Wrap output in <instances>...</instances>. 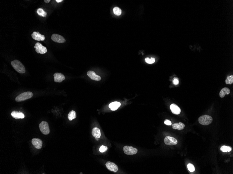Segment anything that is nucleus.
<instances>
[{
	"mask_svg": "<svg viewBox=\"0 0 233 174\" xmlns=\"http://www.w3.org/2000/svg\"><path fill=\"white\" fill-rule=\"evenodd\" d=\"M173 83L175 85H177L179 84V80H178V78H174L173 81Z\"/></svg>",
	"mask_w": 233,
	"mask_h": 174,
	"instance_id": "nucleus-29",
	"label": "nucleus"
},
{
	"mask_svg": "<svg viewBox=\"0 0 233 174\" xmlns=\"http://www.w3.org/2000/svg\"><path fill=\"white\" fill-rule=\"evenodd\" d=\"M54 81L55 82H61L65 79V77L62 73H56L54 75Z\"/></svg>",
	"mask_w": 233,
	"mask_h": 174,
	"instance_id": "nucleus-13",
	"label": "nucleus"
},
{
	"mask_svg": "<svg viewBox=\"0 0 233 174\" xmlns=\"http://www.w3.org/2000/svg\"><path fill=\"white\" fill-rule=\"evenodd\" d=\"M145 61L147 63L149 64H152L155 62V59L154 58L152 57L151 59L147 57L145 59Z\"/></svg>",
	"mask_w": 233,
	"mask_h": 174,
	"instance_id": "nucleus-25",
	"label": "nucleus"
},
{
	"mask_svg": "<svg viewBox=\"0 0 233 174\" xmlns=\"http://www.w3.org/2000/svg\"><path fill=\"white\" fill-rule=\"evenodd\" d=\"M50 1V0H44V2L46 3H48Z\"/></svg>",
	"mask_w": 233,
	"mask_h": 174,
	"instance_id": "nucleus-31",
	"label": "nucleus"
},
{
	"mask_svg": "<svg viewBox=\"0 0 233 174\" xmlns=\"http://www.w3.org/2000/svg\"><path fill=\"white\" fill-rule=\"evenodd\" d=\"M225 83L226 84L231 85L233 83V76H227L226 79L225 81Z\"/></svg>",
	"mask_w": 233,
	"mask_h": 174,
	"instance_id": "nucleus-24",
	"label": "nucleus"
},
{
	"mask_svg": "<svg viewBox=\"0 0 233 174\" xmlns=\"http://www.w3.org/2000/svg\"><path fill=\"white\" fill-rule=\"evenodd\" d=\"M87 75L89 77L93 80L99 81L101 80V77L100 76H98L94 71H89L87 73Z\"/></svg>",
	"mask_w": 233,
	"mask_h": 174,
	"instance_id": "nucleus-11",
	"label": "nucleus"
},
{
	"mask_svg": "<svg viewBox=\"0 0 233 174\" xmlns=\"http://www.w3.org/2000/svg\"><path fill=\"white\" fill-rule=\"evenodd\" d=\"M123 151L124 153L127 155H133L137 153V149L132 146H125L123 148Z\"/></svg>",
	"mask_w": 233,
	"mask_h": 174,
	"instance_id": "nucleus-5",
	"label": "nucleus"
},
{
	"mask_svg": "<svg viewBox=\"0 0 233 174\" xmlns=\"http://www.w3.org/2000/svg\"><path fill=\"white\" fill-rule=\"evenodd\" d=\"M32 144L37 149H40L42 147V141L39 138H34L32 140Z\"/></svg>",
	"mask_w": 233,
	"mask_h": 174,
	"instance_id": "nucleus-12",
	"label": "nucleus"
},
{
	"mask_svg": "<svg viewBox=\"0 0 233 174\" xmlns=\"http://www.w3.org/2000/svg\"><path fill=\"white\" fill-rule=\"evenodd\" d=\"M32 37L35 40L39 41H44L45 40V37L44 35H42L39 33V32H34L32 34Z\"/></svg>",
	"mask_w": 233,
	"mask_h": 174,
	"instance_id": "nucleus-10",
	"label": "nucleus"
},
{
	"mask_svg": "<svg viewBox=\"0 0 233 174\" xmlns=\"http://www.w3.org/2000/svg\"><path fill=\"white\" fill-rule=\"evenodd\" d=\"M95 139H96V140H97V141H98V140H99V139H98V138H95Z\"/></svg>",
	"mask_w": 233,
	"mask_h": 174,
	"instance_id": "nucleus-32",
	"label": "nucleus"
},
{
	"mask_svg": "<svg viewBox=\"0 0 233 174\" xmlns=\"http://www.w3.org/2000/svg\"><path fill=\"white\" fill-rule=\"evenodd\" d=\"M165 144L167 145H175L178 143V141L176 139L173 137L166 136L164 139Z\"/></svg>",
	"mask_w": 233,
	"mask_h": 174,
	"instance_id": "nucleus-7",
	"label": "nucleus"
},
{
	"mask_svg": "<svg viewBox=\"0 0 233 174\" xmlns=\"http://www.w3.org/2000/svg\"><path fill=\"white\" fill-rule=\"evenodd\" d=\"M121 105V103L117 101H114L110 103L109 105V107L110 108L111 110H115Z\"/></svg>",
	"mask_w": 233,
	"mask_h": 174,
	"instance_id": "nucleus-17",
	"label": "nucleus"
},
{
	"mask_svg": "<svg viewBox=\"0 0 233 174\" xmlns=\"http://www.w3.org/2000/svg\"><path fill=\"white\" fill-rule=\"evenodd\" d=\"M164 123L165 125H168V126H171L172 125L171 122L169 120H165Z\"/></svg>",
	"mask_w": 233,
	"mask_h": 174,
	"instance_id": "nucleus-28",
	"label": "nucleus"
},
{
	"mask_svg": "<svg viewBox=\"0 0 233 174\" xmlns=\"http://www.w3.org/2000/svg\"><path fill=\"white\" fill-rule=\"evenodd\" d=\"M38 15L43 17H45L47 15V13L43 10V9L39 8L37 11Z\"/></svg>",
	"mask_w": 233,
	"mask_h": 174,
	"instance_id": "nucleus-22",
	"label": "nucleus"
},
{
	"mask_svg": "<svg viewBox=\"0 0 233 174\" xmlns=\"http://www.w3.org/2000/svg\"><path fill=\"white\" fill-rule=\"evenodd\" d=\"M170 109L172 113L174 114L178 115L181 113V109L176 104H172L170 106Z\"/></svg>",
	"mask_w": 233,
	"mask_h": 174,
	"instance_id": "nucleus-14",
	"label": "nucleus"
},
{
	"mask_svg": "<svg viewBox=\"0 0 233 174\" xmlns=\"http://www.w3.org/2000/svg\"><path fill=\"white\" fill-rule=\"evenodd\" d=\"M33 96L32 92L30 91H27L23 92L20 94L15 98V100L17 102H20L24 101L26 100L31 98Z\"/></svg>",
	"mask_w": 233,
	"mask_h": 174,
	"instance_id": "nucleus-2",
	"label": "nucleus"
},
{
	"mask_svg": "<svg viewBox=\"0 0 233 174\" xmlns=\"http://www.w3.org/2000/svg\"><path fill=\"white\" fill-rule=\"evenodd\" d=\"M113 12L114 14L117 16H120L121 15L122 12L121 9L117 7H115L114 8Z\"/></svg>",
	"mask_w": 233,
	"mask_h": 174,
	"instance_id": "nucleus-23",
	"label": "nucleus"
},
{
	"mask_svg": "<svg viewBox=\"0 0 233 174\" xmlns=\"http://www.w3.org/2000/svg\"><path fill=\"white\" fill-rule=\"evenodd\" d=\"M11 114L12 116L13 117L16 119H22L24 118V115L22 112L13 111L12 112Z\"/></svg>",
	"mask_w": 233,
	"mask_h": 174,
	"instance_id": "nucleus-15",
	"label": "nucleus"
},
{
	"mask_svg": "<svg viewBox=\"0 0 233 174\" xmlns=\"http://www.w3.org/2000/svg\"><path fill=\"white\" fill-rule=\"evenodd\" d=\"M105 165L106 168L110 171H113L115 173L118 171V166L113 162L108 161L106 162Z\"/></svg>",
	"mask_w": 233,
	"mask_h": 174,
	"instance_id": "nucleus-9",
	"label": "nucleus"
},
{
	"mask_svg": "<svg viewBox=\"0 0 233 174\" xmlns=\"http://www.w3.org/2000/svg\"><path fill=\"white\" fill-rule=\"evenodd\" d=\"M11 64L13 68L19 73H24L25 72L24 66L19 60H14L11 62Z\"/></svg>",
	"mask_w": 233,
	"mask_h": 174,
	"instance_id": "nucleus-1",
	"label": "nucleus"
},
{
	"mask_svg": "<svg viewBox=\"0 0 233 174\" xmlns=\"http://www.w3.org/2000/svg\"><path fill=\"white\" fill-rule=\"evenodd\" d=\"M108 148L107 147L104 146L103 145L100 148V152L101 153H103V152H105L108 150Z\"/></svg>",
	"mask_w": 233,
	"mask_h": 174,
	"instance_id": "nucleus-27",
	"label": "nucleus"
},
{
	"mask_svg": "<svg viewBox=\"0 0 233 174\" xmlns=\"http://www.w3.org/2000/svg\"><path fill=\"white\" fill-rule=\"evenodd\" d=\"M55 1L57 2V3H59L62 2L63 1V0H56Z\"/></svg>",
	"mask_w": 233,
	"mask_h": 174,
	"instance_id": "nucleus-30",
	"label": "nucleus"
},
{
	"mask_svg": "<svg viewBox=\"0 0 233 174\" xmlns=\"http://www.w3.org/2000/svg\"><path fill=\"white\" fill-rule=\"evenodd\" d=\"M220 149L223 152H230L231 151L232 148L229 146H223Z\"/></svg>",
	"mask_w": 233,
	"mask_h": 174,
	"instance_id": "nucleus-21",
	"label": "nucleus"
},
{
	"mask_svg": "<svg viewBox=\"0 0 233 174\" xmlns=\"http://www.w3.org/2000/svg\"><path fill=\"white\" fill-rule=\"evenodd\" d=\"M39 128L41 132L44 135H47L49 134V127L48 122L46 121H42L39 125Z\"/></svg>",
	"mask_w": 233,
	"mask_h": 174,
	"instance_id": "nucleus-4",
	"label": "nucleus"
},
{
	"mask_svg": "<svg viewBox=\"0 0 233 174\" xmlns=\"http://www.w3.org/2000/svg\"><path fill=\"white\" fill-rule=\"evenodd\" d=\"M185 127L184 124L180 122L179 123H175L172 125V128L174 129H177L178 130H181L184 129Z\"/></svg>",
	"mask_w": 233,
	"mask_h": 174,
	"instance_id": "nucleus-18",
	"label": "nucleus"
},
{
	"mask_svg": "<svg viewBox=\"0 0 233 174\" xmlns=\"http://www.w3.org/2000/svg\"><path fill=\"white\" fill-rule=\"evenodd\" d=\"M92 135L95 138H100L101 136L100 129L97 128H94L92 131Z\"/></svg>",
	"mask_w": 233,
	"mask_h": 174,
	"instance_id": "nucleus-16",
	"label": "nucleus"
},
{
	"mask_svg": "<svg viewBox=\"0 0 233 174\" xmlns=\"http://www.w3.org/2000/svg\"><path fill=\"white\" fill-rule=\"evenodd\" d=\"M187 168L188 170L191 172H193L195 171V167L192 164L190 163L188 164L187 165Z\"/></svg>",
	"mask_w": 233,
	"mask_h": 174,
	"instance_id": "nucleus-26",
	"label": "nucleus"
},
{
	"mask_svg": "<svg viewBox=\"0 0 233 174\" xmlns=\"http://www.w3.org/2000/svg\"><path fill=\"white\" fill-rule=\"evenodd\" d=\"M52 41L59 43H64L66 41L65 39L62 36L57 34H53L51 37Z\"/></svg>",
	"mask_w": 233,
	"mask_h": 174,
	"instance_id": "nucleus-8",
	"label": "nucleus"
},
{
	"mask_svg": "<svg viewBox=\"0 0 233 174\" xmlns=\"http://www.w3.org/2000/svg\"><path fill=\"white\" fill-rule=\"evenodd\" d=\"M230 92V89L228 88H223L220 92V96L222 98L224 97L226 95H229Z\"/></svg>",
	"mask_w": 233,
	"mask_h": 174,
	"instance_id": "nucleus-19",
	"label": "nucleus"
},
{
	"mask_svg": "<svg viewBox=\"0 0 233 174\" xmlns=\"http://www.w3.org/2000/svg\"><path fill=\"white\" fill-rule=\"evenodd\" d=\"M34 48L36 49V52L40 54H45L47 51V48L46 47L43 46L41 43L39 42H37L35 44Z\"/></svg>",
	"mask_w": 233,
	"mask_h": 174,
	"instance_id": "nucleus-6",
	"label": "nucleus"
},
{
	"mask_svg": "<svg viewBox=\"0 0 233 174\" xmlns=\"http://www.w3.org/2000/svg\"><path fill=\"white\" fill-rule=\"evenodd\" d=\"M76 117V112L74 110H72L71 112H69L68 115V118L70 121H72L74 119H75Z\"/></svg>",
	"mask_w": 233,
	"mask_h": 174,
	"instance_id": "nucleus-20",
	"label": "nucleus"
},
{
	"mask_svg": "<svg viewBox=\"0 0 233 174\" xmlns=\"http://www.w3.org/2000/svg\"><path fill=\"white\" fill-rule=\"evenodd\" d=\"M213 118L208 115H203L199 117L198 120L199 123L203 125H208L212 123Z\"/></svg>",
	"mask_w": 233,
	"mask_h": 174,
	"instance_id": "nucleus-3",
	"label": "nucleus"
}]
</instances>
